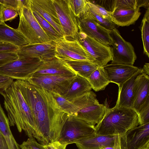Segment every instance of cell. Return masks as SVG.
Masks as SVG:
<instances>
[{"mask_svg":"<svg viewBox=\"0 0 149 149\" xmlns=\"http://www.w3.org/2000/svg\"><path fill=\"white\" fill-rule=\"evenodd\" d=\"M16 80L31 111L37 141L44 145L58 141L66 113L59 107L50 92L27 80Z\"/></svg>","mask_w":149,"mask_h":149,"instance_id":"1","label":"cell"},{"mask_svg":"<svg viewBox=\"0 0 149 149\" xmlns=\"http://www.w3.org/2000/svg\"><path fill=\"white\" fill-rule=\"evenodd\" d=\"M3 97L10 125H15L18 131H24L29 137L36 138V131L31 111L19 88L17 80L0 91Z\"/></svg>","mask_w":149,"mask_h":149,"instance_id":"2","label":"cell"},{"mask_svg":"<svg viewBox=\"0 0 149 149\" xmlns=\"http://www.w3.org/2000/svg\"><path fill=\"white\" fill-rule=\"evenodd\" d=\"M138 116L132 108L116 106L107 108L104 117L95 126L94 132L104 135H125L139 125Z\"/></svg>","mask_w":149,"mask_h":149,"instance_id":"3","label":"cell"},{"mask_svg":"<svg viewBox=\"0 0 149 149\" xmlns=\"http://www.w3.org/2000/svg\"><path fill=\"white\" fill-rule=\"evenodd\" d=\"M95 126L74 116L66 113L58 141L68 145L76 143L95 132Z\"/></svg>","mask_w":149,"mask_h":149,"instance_id":"4","label":"cell"},{"mask_svg":"<svg viewBox=\"0 0 149 149\" xmlns=\"http://www.w3.org/2000/svg\"><path fill=\"white\" fill-rule=\"evenodd\" d=\"M19 21L17 30L29 44H36L51 41L42 29L28 7L22 6L18 11Z\"/></svg>","mask_w":149,"mask_h":149,"instance_id":"5","label":"cell"},{"mask_svg":"<svg viewBox=\"0 0 149 149\" xmlns=\"http://www.w3.org/2000/svg\"><path fill=\"white\" fill-rule=\"evenodd\" d=\"M43 62L38 58L18 56L17 59L0 67V74L13 79L27 80Z\"/></svg>","mask_w":149,"mask_h":149,"instance_id":"6","label":"cell"},{"mask_svg":"<svg viewBox=\"0 0 149 149\" xmlns=\"http://www.w3.org/2000/svg\"><path fill=\"white\" fill-rule=\"evenodd\" d=\"M55 42V56L58 58L63 60L89 61L95 64L93 58L77 40L64 38Z\"/></svg>","mask_w":149,"mask_h":149,"instance_id":"7","label":"cell"},{"mask_svg":"<svg viewBox=\"0 0 149 149\" xmlns=\"http://www.w3.org/2000/svg\"><path fill=\"white\" fill-rule=\"evenodd\" d=\"M110 35L113 40L111 47L112 56L111 63L133 65L137 56L131 43L124 40L116 28L111 31Z\"/></svg>","mask_w":149,"mask_h":149,"instance_id":"8","label":"cell"},{"mask_svg":"<svg viewBox=\"0 0 149 149\" xmlns=\"http://www.w3.org/2000/svg\"><path fill=\"white\" fill-rule=\"evenodd\" d=\"M76 39L90 54L98 67H103L112 60L111 49L79 31Z\"/></svg>","mask_w":149,"mask_h":149,"instance_id":"9","label":"cell"},{"mask_svg":"<svg viewBox=\"0 0 149 149\" xmlns=\"http://www.w3.org/2000/svg\"><path fill=\"white\" fill-rule=\"evenodd\" d=\"M52 1L64 38L76 40L79 31L77 21L69 6L68 0H52Z\"/></svg>","mask_w":149,"mask_h":149,"instance_id":"10","label":"cell"},{"mask_svg":"<svg viewBox=\"0 0 149 149\" xmlns=\"http://www.w3.org/2000/svg\"><path fill=\"white\" fill-rule=\"evenodd\" d=\"M79 31L106 45H111L113 40L111 31L99 24L87 14L83 13L77 18Z\"/></svg>","mask_w":149,"mask_h":149,"instance_id":"11","label":"cell"},{"mask_svg":"<svg viewBox=\"0 0 149 149\" xmlns=\"http://www.w3.org/2000/svg\"><path fill=\"white\" fill-rule=\"evenodd\" d=\"M75 76H32L27 81L49 92L62 95L68 88Z\"/></svg>","mask_w":149,"mask_h":149,"instance_id":"12","label":"cell"},{"mask_svg":"<svg viewBox=\"0 0 149 149\" xmlns=\"http://www.w3.org/2000/svg\"><path fill=\"white\" fill-rule=\"evenodd\" d=\"M28 7L38 13L56 31L62 38L63 32L52 0H28Z\"/></svg>","mask_w":149,"mask_h":149,"instance_id":"13","label":"cell"},{"mask_svg":"<svg viewBox=\"0 0 149 149\" xmlns=\"http://www.w3.org/2000/svg\"><path fill=\"white\" fill-rule=\"evenodd\" d=\"M76 74L65 61L55 56L52 58L43 61L33 76H74Z\"/></svg>","mask_w":149,"mask_h":149,"instance_id":"14","label":"cell"},{"mask_svg":"<svg viewBox=\"0 0 149 149\" xmlns=\"http://www.w3.org/2000/svg\"><path fill=\"white\" fill-rule=\"evenodd\" d=\"M55 43L53 41L36 44H29L19 48L16 52L18 56L40 58L43 61L55 56Z\"/></svg>","mask_w":149,"mask_h":149,"instance_id":"15","label":"cell"},{"mask_svg":"<svg viewBox=\"0 0 149 149\" xmlns=\"http://www.w3.org/2000/svg\"><path fill=\"white\" fill-rule=\"evenodd\" d=\"M125 136L127 149H145L149 146V123L139 125Z\"/></svg>","mask_w":149,"mask_h":149,"instance_id":"16","label":"cell"},{"mask_svg":"<svg viewBox=\"0 0 149 149\" xmlns=\"http://www.w3.org/2000/svg\"><path fill=\"white\" fill-rule=\"evenodd\" d=\"M103 67L110 82L118 86L128 79L139 69L133 65L120 63L107 64Z\"/></svg>","mask_w":149,"mask_h":149,"instance_id":"17","label":"cell"},{"mask_svg":"<svg viewBox=\"0 0 149 149\" xmlns=\"http://www.w3.org/2000/svg\"><path fill=\"white\" fill-rule=\"evenodd\" d=\"M149 100V76L143 72L136 77L134 89L133 109L138 114L140 109Z\"/></svg>","mask_w":149,"mask_h":149,"instance_id":"18","label":"cell"},{"mask_svg":"<svg viewBox=\"0 0 149 149\" xmlns=\"http://www.w3.org/2000/svg\"><path fill=\"white\" fill-rule=\"evenodd\" d=\"M117 135H104L94 132L75 143L79 149H101L114 146Z\"/></svg>","mask_w":149,"mask_h":149,"instance_id":"19","label":"cell"},{"mask_svg":"<svg viewBox=\"0 0 149 149\" xmlns=\"http://www.w3.org/2000/svg\"><path fill=\"white\" fill-rule=\"evenodd\" d=\"M142 72V69L139 68L128 79L118 86V97L115 106L132 108L135 80L138 75Z\"/></svg>","mask_w":149,"mask_h":149,"instance_id":"20","label":"cell"},{"mask_svg":"<svg viewBox=\"0 0 149 149\" xmlns=\"http://www.w3.org/2000/svg\"><path fill=\"white\" fill-rule=\"evenodd\" d=\"M107 107L102 104L89 105L78 109L73 116L95 126L102 120Z\"/></svg>","mask_w":149,"mask_h":149,"instance_id":"21","label":"cell"},{"mask_svg":"<svg viewBox=\"0 0 149 149\" xmlns=\"http://www.w3.org/2000/svg\"><path fill=\"white\" fill-rule=\"evenodd\" d=\"M92 89L87 79L77 74L68 88L61 95L71 101L91 91Z\"/></svg>","mask_w":149,"mask_h":149,"instance_id":"22","label":"cell"},{"mask_svg":"<svg viewBox=\"0 0 149 149\" xmlns=\"http://www.w3.org/2000/svg\"><path fill=\"white\" fill-rule=\"evenodd\" d=\"M6 43L19 48L29 44L24 36L16 29L5 22L0 23V43Z\"/></svg>","mask_w":149,"mask_h":149,"instance_id":"23","label":"cell"},{"mask_svg":"<svg viewBox=\"0 0 149 149\" xmlns=\"http://www.w3.org/2000/svg\"><path fill=\"white\" fill-rule=\"evenodd\" d=\"M141 14L139 8L132 10L115 9L111 12V21L118 26H128L134 23Z\"/></svg>","mask_w":149,"mask_h":149,"instance_id":"24","label":"cell"},{"mask_svg":"<svg viewBox=\"0 0 149 149\" xmlns=\"http://www.w3.org/2000/svg\"><path fill=\"white\" fill-rule=\"evenodd\" d=\"M8 118L6 116L0 102V131L3 135L9 149H20L10 128Z\"/></svg>","mask_w":149,"mask_h":149,"instance_id":"25","label":"cell"},{"mask_svg":"<svg viewBox=\"0 0 149 149\" xmlns=\"http://www.w3.org/2000/svg\"><path fill=\"white\" fill-rule=\"evenodd\" d=\"M87 79L95 91L104 90L110 83L103 67H98Z\"/></svg>","mask_w":149,"mask_h":149,"instance_id":"26","label":"cell"},{"mask_svg":"<svg viewBox=\"0 0 149 149\" xmlns=\"http://www.w3.org/2000/svg\"><path fill=\"white\" fill-rule=\"evenodd\" d=\"M64 61L76 74L86 79L98 67L89 61Z\"/></svg>","mask_w":149,"mask_h":149,"instance_id":"27","label":"cell"},{"mask_svg":"<svg viewBox=\"0 0 149 149\" xmlns=\"http://www.w3.org/2000/svg\"><path fill=\"white\" fill-rule=\"evenodd\" d=\"M32 11L40 26L51 41L56 42L63 38L54 27L38 13L34 11Z\"/></svg>","mask_w":149,"mask_h":149,"instance_id":"28","label":"cell"},{"mask_svg":"<svg viewBox=\"0 0 149 149\" xmlns=\"http://www.w3.org/2000/svg\"><path fill=\"white\" fill-rule=\"evenodd\" d=\"M143 53L149 57V8L147 9L141 26Z\"/></svg>","mask_w":149,"mask_h":149,"instance_id":"29","label":"cell"},{"mask_svg":"<svg viewBox=\"0 0 149 149\" xmlns=\"http://www.w3.org/2000/svg\"><path fill=\"white\" fill-rule=\"evenodd\" d=\"M57 104L64 112L74 116L78 110V108L71 102L67 100L58 94L50 92Z\"/></svg>","mask_w":149,"mask_h":149,"instance_id":"30","label":"cell"},{"mask_svg":"<svg viewBox=\"0 0 149 149\" xmlns=\"http://www.w3.org/2000/svg\"><path fill=\"white\" fill-rule=\"evenodd\" d=\"M83 13L96 20L100 25L111 31L115 28V25L114 23L96 14L88 6L87 3L85 10Z\"/></svg>","mask_w":149,"mask_h":149,"instance_id":"31","label":"cell"},{"mask_svg":"<svg viewBox=\"0 0 149 149\" xmlns=\"http://www.w3.org/2000/svg\"><path fill=\"white\" fill-rule=\"evenodd\" d=\"M69 6L74 14L78 17L85 11L87 3L86 0H68Z\"/></svg>","mask_w":149,"mask_h":149,"instance_id":"32","label":"cell"},{"mask_svg":"<svg viewBox=\"0 0 149 149\" xmlns=\"http://www.w3.org/2000/svg\"><path fill=\"white\" fill-rule=\"evenodd\" d=\"M137 8V0H115L113 1V11L115 9L132 10Z\"/></svg>","mask_w":149,"mask_h":149,"instance_id":"33","label":"cell"},{"mask_svg":"<svg viewBox=\"0 0 149 149\" xmlns=\"http://www.w3.org/2000/svg\"><path fill=\"white\" fill-rule=\"evenodd\" d=\"M87 4L96 14L111 21V12L107 10L102 6L93 3L90 1L87 0Z\"/></svg>","mask_w":149,"mask_h":149,"instance_id":"34","label":"cell"},{"mask_svg":"<svg viewBox=\"0 0 149 149\" xmlns=\"http://www.w3.org/2000/svg\"><path fill=\"white\" fill-rule=\"evenodd\" d=\"M18 58L16 52H0V67Z\"/></svg>","mask_w":149,"mask_h":149,"instance_id":"35","label":"cell"},{"mask_svg":"<svg viewBox=\"0 0 149 149\" xmlns=\"http://www.w3.org/2000/svg\"><path fill=\"white\" fill-rule=\"evenodd\" d=\"M138 115L139 125L149 123V100L141 108Z\"/></svg>","mask_w":149,"mask_h":149,"instance_id":"36","label":"cell"},{"mask_svg":"<svg viewBox=\"0 0 149 149\" xmlns=\"http://www.w3.org/2000/svg\"><path fill=\"white\" fill-rule=\"evenodd\" d=\"M18 15V11L15 9L3 6L2 12V17L4 22L8 21H11L14 19Z\"/></svg>","mask_w":149,"mask_h":149,"instance_id":"37","label":"cell"},{"mask_svg":"<svg viewBox=\"0 0 149 149\" xmlns=\"http://www.w3.org/2000/svg\"><path fill=\"white\" fill-rule=\"evenodd\" d=\"M20 145L29 149H46L45 145L38 143L33 137H29L26 141H24Z\"/></svg>","mask_w":149,"mask_h":149,"instance_id":"38","label":"cell"},{"mask_svg":"<svg viewBox=\"0 0 149 149\" xmlns=\"http://www.w3.org/2000/svg\"><path fill=\"white\" fill-rule=\"evenodd\" d=\"M0 2L4 6L13 8L18 12L21 7L23 6L22 0H0Z\"/></svg>","mask_w":149,"mask_h":149,"instance_id":"39","label":"cell"},{"mask_svg":"<svg viewBox=\"0 0 149 149\" xmlns=\"http://www.w3.org/2000/svg\"><path fill=\"white\" fill-rule=\"evenodd\" d=\"M125 135H117L113 147L101 149H127Z\"/></svg>","mask_w":149,"mask_h":149,"instance_id":"40","label":"cell"},{"mask_svg":"<svg viewBox=\"0 0 149 149\" xmlns=\"http://www.w3.org/2000/svg\"><path fill=\"white\" fill-rule=\"evenodd\" d=\"M12 78L0 74V91L8 87L14 81Z\"/></svg>","mask_w":149,"mask_h":149,"instance_id":"41","label":"cell"},{"mask_svg":"<svg viewBox=\"0 0 149 149\" xmlns=\"http://www.w3.org/2000/svg\"><path fill=\"white\" fill-rule=\"evenodd\" d=\"M19 48L9 43H0V52H17Z\"/></svg>","mask_w":149,"mask_h":149,"instance_id":"42","label":"cell"},{"mask_svg":"<svg viewBox=\"0 0 149 149\" xmlns=\"http://www.w3.org/2000/svg\"><path fill=\"white\" fill-rule=\"evenodd\" d=\"M45 146L46 149H65L67 145L61 144L58 141H56Z\"/></svg>","mask_w":149,"mask_h":149,"instance_id":"43","label":"cell"},{"mask_svg":"<svg viewBox=\"0 0 149 149\" xmlns=\"http://www.w3.org/2000/svg\"><path fill=\"white\" fill-rule=\"evenodd\" d=\"M0 149H9L6 140L0 131Z\"/></svg>","mask_w":149,"mask_h":149,"instance_id":"44","label":"cell"},{"mask_svg":"<svg viewBox=\"0 0 149 149\" xmlns=\"http://www.w3.org/2000/svg\"><path fill=\"white\" fill-rule=\"evenodd\" d=\"M137 7L140 8L144 7L147 9L149 8V0H137Z\"/></svg>","mask_w":149,"mask_h":149,"instance_id":"45","label":"cell"},{"mask_svg":"<svg viewBox=\"0 0 149 149\" xmlns=\"http://www.w3.org/2000/svg\"><path fill=\"white\" fill-rule=\"evenodd\" d=\"M142 69L143 73L149 75V63H146Z\"/></svg>","mask_w":149,"mask_h":149,"instance_id":"46","label":"cell"},{"mask_svg":"<svg viewBox=\"0 0 149 149\" xmlns=\"http://www.w3.org/2000/svg\"><path fill=\"white\" fill-rule=\"evenodd\" d=\"M3 8V5L0 2V23H4L2 17V12Z\"/></svg>","mask_w":149,"mask_h":149,"instance_id":"47","label":"cell"},{"mask_svg":"<svg viewBox=\"0 0 149 149\" xmlns=\"http://www.w3.org/2000/svg\"><path fill=\"white\" fill-rule=\"evenodd\" d=\"M19 146H20V148H21V149H29L28 148H26V147L23 146H21L20 145H19Z\"/></svg>","mask_w":149,"mask_h":149,"instance_id":"48","label":"cell"},{"mask_svg":"<svg viewBox=\"0 0 149 149\" xmlns=\"http://www.w3.org/2000/svg\"><path fill=\"white\" fill-rule=\"evenodd\" d=\"M145 149H149V147H147Z\"/></svg>","mask_w":149,"mask_h":149,"instance_id":"49","label":"cell"}]
</instances>
